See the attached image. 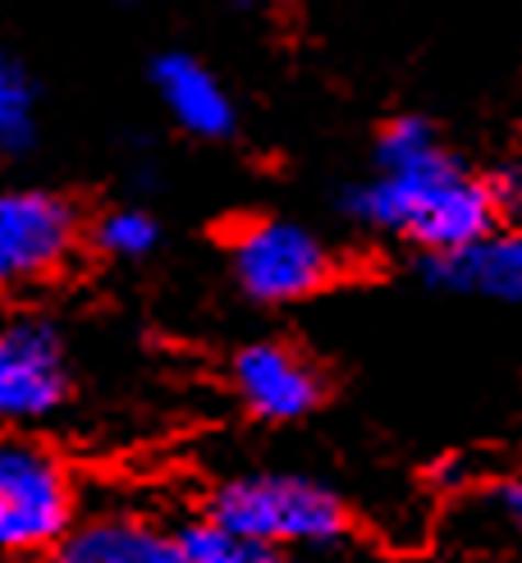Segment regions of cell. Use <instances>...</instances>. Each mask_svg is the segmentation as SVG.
<instances>
[{
  "instance_id": "obj_1",
  "label": "cell",
  "mask_w": 522,
  "mask_h": 563,
  "mask_svg": "<svg viewBox=\"0 0 522 563\" xmlns=\"http://www.w3.org/2000/svg\"><path fill=\"white\" fill-rule=\"evenodd\" d=\"M380 175L348 192V211L376 230H395L412 243L445 257L495 230L490 184L473 179L463 165L435 143V129L418 115H403L376 143Z\"/></svg>"
},
{
  "instance_id": "obj_2",
  "label": "cell",
  "mask_w": 522,
  "mask_h": 563,
  "mask_svg": "<svg viewBox=\"0 0 522 563\" xmlns=\"http://www.w3.org/2000/svg\"><path fill=\"white\" fill-rule=\"evenodd\" d=\"M211 522L262 545L335 541L344 531L340 499L302 476H238L211 499Z\"/></svg>"
},
{
  "instance_id": "obj_3",
  "label": "cell",
  "mask_w": 522,
  "mask_h": 563,
  "mask_svg": "<svg viewBox=\"0 0 522 563\" xmlns=\"http://www.w3.org/2000/svg\"><path fill=\"white\" fill-rule=\"evenodd\" d=\"M69 476L46 449L0 440V550H37L69 531Z\"/></svg>"
},
{
  "instance_id": "obj_4",
  "label": "cell",
  "mask_w": 522,
  "mask_h": 563,
  "mask_svg": "<svg viewBox=\"0 0 522 563\" xmlns=\"http://www.w3.org/2000/svg\"><path fill=\"white\" fill-rule=\"evenodd\" d=\"M238 285L257 302H293L330 279L325 243L293 220H247L230 243Z\"/></svg>"
},
{
  "instance_id": "obj_5",
  "label": "cell",
  "mask_w": 522,
  "mask_h": 563,
  "mask_svg": "<svg viewBox=\"0 0 522 563\" xmlns=\"http://www.w3.org/2000/svg\"><path fill=\"white\" fill-rule=\"evenodd\" d=\"M74 207L55 192L10 188L0 192V285L55 271L74 247Z\"/></svg>"
},
{
  "instance_id": "obj_6",
  "label": "cell",
  "mask_w": 522,
  "mask_h": 563,
  "mask_svg": "<svg viewBox=\"0 0 522 563\" xmlns=\"http://www.w3.org/2000/svg\"><path fill=\"white\" fill-rule=\"evenodd\" d=\"M65 399L60 340L42 321L0 330V421L46 417Z\"/></svg>"
},
{
  "instance_id": "obj_7",
  "label": "cell",
  "mask_w": 522,
  "mask_h": 563,
  "mask_svg": "<svg viewBox=\"0 0 522 563\" xmlns=\"http://www.w3.org/2000/svg\"><path fill=\"white\" fill-rule=\"evenodd\" d=\"M234 380H238L243 404L253 408L257 417H270V421L308 417L316 408V399H321L316 372L285 344L243 349L238 362H234Z\"/></svg>"
},
{
  "instance_id": "obj_8",
  "label": "cell",
  "mask_w": 522,
  "mask_h": 563,
  "mask_svg": "<svg viewBox=\"0 0 522 563\" xmlns=\"http://www.w3.org/2000/svg\"><path fill=\"white\" fill-rule=\"evenodd\" d=\"M426 275L458 294H481L495 302H522V230L486 234L445 257H431Z\"/></svg>"
},
{
  "instance_id": "obj_9",
  "label": "cell",
  "mask_w": 522,
  "mask_h": 563,
  "mask_svg": "<svg viewBox=\"0 0 522 563\" xmlns=\"http://www.w3.org/2000/svg\"><path fill=\"white\" fill-rule=\"evenodd\" d=\"M156 97L165 101V110L198 137H225L234 129V101L220 88V78L198 65L192 55H160L156 69Z\"/></svg>"
},
{
  "instance_id": "obj_10",
  "label": "cell",
  "mask_w": 522,
  "mask_h": 563,
  "mask_svg": "<svg viewBox=\"0 0 522 563\" xmlns=\"http://www.w3.org/2000/svg\"><path fill=\"white\" fill-rule=\"evenodd\" d=\"M55 563H179V541L133 518H97L65 531Z\"/></svg>"
},
{
  "instance_id": "obj_11",
  "label": "cell",
  "mask_w": 522,
  "mask_h": 563,
  "mask_svg": "<svg viewBox=\"0 0 522 563\" xmlns=\"http://www.w3.org/2000/svg\"><path fill=\"white\" fill-rule=\"evenodd\" d=\"M175 541H179V563H280L270 545L247 541L220 522H198Z\"/></svg>"
},
{
  "instance_id": "obj_12",
  "label": "cell",
  "mask_w": 522,
  "mask_h": 563,
  "mask_svg": "<svg viewBox=\"0 0 522 563\" xmlns=\"http://www.w3.org/2000/svg\"><path fill=\"white\" fill-rule=\"evenodd\" d=\"M33 124H37L33 82L10 55H0V152H23L33 143Z\"/></svg>"
},
{
  "instance_id": "obj_13",
  "label": "cell",
  "mask_w": 522,
  "mask_h": 563,
  "mask_svg": "<svg viewBox=\"0 0 522 563\" xmlns=\"http://www.w3.org/2000/svg\"><path fill=\"white\" fill-rule=\"evenodd\" d=\"M97 243L110 257H143L156 247V220L147 211H110L97 224Z\"/></svg>"
},
{
  "instance_id": "obj_14",
  "label": "cell",
  "mask_w": 522,
  "mask_h": 563,
  "mask_svg": "<svg viewBox=\"0 0 522 563\" xmlns=\"http://www.w3.org/2000/svg\"><path fill=\"white\" fill-rule=\"evenodd\" d=\"M495 509L504 514L509 527L522 531V476H513V482H504V486H495Z\"/></svg>"
}]
</instances>
